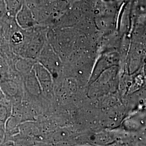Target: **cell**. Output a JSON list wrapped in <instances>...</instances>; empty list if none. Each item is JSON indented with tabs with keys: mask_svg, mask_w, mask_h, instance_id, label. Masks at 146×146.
Instances as JSON below:
<instances>
[{
	"mask_svg": "<svg viewBox=\"0 0 146 146\" xmlns=\"http://www.w3.org/2000/svg\"><path fill=\"white\" fill-rule=\"evenodd\" d=\"M11 113V108L10 104L7 101L0 100V126L5 125L9 120Z\"/></svg>",
	"mask_w": 146,
	"mask_h": 146,
	"instance_id": "1",
	"label": "cell"
},
{
	"mask_svg": "<svg viewBox=\"0 0 146 146\" xmlns=\"http://www.w3.org/2000/svg\"><path fill=\"white\" fill-rule=\"evenodd\" d=\"M8 11L11 13H14L20 7V0H5Z\"/></svg>",
	"mask_w": 146,
	"mask_h": 146,
	"instance_id": "2",
	"label": "cell"
},
{
	"mask_svg": "<svg viewBox=\"0 0 146 146\" xmlns=\"http://www.w3.org/2000/svg\"><path fill=\"white\" fill-rule=\"evenodd\" d=\"M20 35L19 34H14L13 36V40L14 42H18L21 40Z\"/></svg>",
	"mask_w": 146,
	"mask_h": 146,
	"instance_id": "3",
	"label": "cell"
},
{
	"mask_svg": "<svg viewBox=\"0 0 146 146\" xmlns=\"http://www.w3.org/2000/svg\"><path fill=\"white\" fill-rule=\"evenodd\" d=\"M2 92H1V87H0V100H2Z\"/></svg>",
	"mask_w": 146,
	"mask_h": 146,
	"instance_id": "4",
	"label": "cell"
}]
</instances>
